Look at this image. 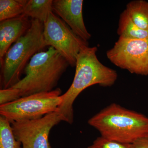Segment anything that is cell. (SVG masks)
<instances>
[{
	"mask_svg": "<svg viewBox=\"0 0 148 148\" xmlns=\"http://www.w3.org/2000/svg\"><path fill=\"white\" fill-rule=\"evenodd\" d=\"M96 47L83 48L77 56L75 73L71 86L61 95L62 102L58 112L63 121L72 124L74 121L73 104L77 97L87 88L98 84L110 87L118 78L116 71L103 65L98 60Z\"/></svg>",
	"mask_w": 148,
	"mask_h": 148,
	"instance_id": "1",
	"label": "cell"
},
{
	"mask_svg": "<svg viewBox=\"0 0 148 148\" xmlns=\"http://www.w3.org/2000/svg\"><path fill=\"white\" fill-rule=\"evenodd\" d=\"M88 123L101 136L120 143L133 144L148 135V117L113 103L93 116Z\"/></svg>",
	"mask_w": 148,
	"mask_h": 148,
	"instance_id": "2",
	"label": "cell"
},
{
	"mask_svg": "<svg viewBox=\"0 0 148 148\" xmlns=\"http://www.w3.org/2000/svg\"><path fill=\"white\" fill-rule=\"evenodd\" d=\"M70 66L53 47L40 51L31 58L24 69L26 76L13 87L21 91V97L54 90Z\"/></svg>",
	"mask_w": 148,
	"mask_h": 148,
	"instance_id": "3",
	"label": "cell"
},
{
	"mask_svg": "<svg viewBox=\"0 0 148 148\" xmlns=\"http://www.w3.org/2000/svg\"><path fill=\"white\" fill-rule=\"evenodd\" d=\"M43 30L44 23L32 19L27 33L8 51L1 61V89L9 88L18 82L29 60L47 46Z\"/></svg>",
	"mask_w": 148,
	"mask_h": 148,
	"instance_id": "4",
	"label": "cell"
},
{
	"mask_svg": "<svg viewBox=\"0 0 148 148\" xmlns=\"http://www.w3.org/2000/svg\"><path fill=\"white\" fill-rule=\"evenodd\" d=\"M60 88L51 91L35 93L0 106V115L10 123L34 120L56 112L62 102Z\"/></svg>",
	"mask_w": 148,
	"mask_h": 148,
	"instance_id": "5",
	"label": "cell"
},
{
	"mask_svg": "<svg viewBox=\"0 0 148 148\" xmlns=\"http://www.w3.org/2000/svg\"><path fill=\"white\" fill-rule=\"evenodd\" d=\"M43 36L47 45L54 48L72 67L75 66L81 50L88 46V42L77 36L53 12L44 24Z\"/></svg>",
	"mask_w": 148,
	"mask_h": 148,
	"instance_id": "6",
	"label": "cell"
},
{
	"mask_svg": "<svg viewBox=\"0 0 148 148\" xmlns=\"http://www.w3.org/2000/svg\"><path fill=\"white\" fill-rule=\"evenodd\" d=\"M106 55L111 63L120 69L131 73L148 75V38H119Z\"/></svg>",
	"mask_w": 148,
	"mask_h": 148,
	"instance_id": "7",
	"label": "cell"
},
{
	"mask_svg": "<svg viewBox=\"0 0 148 148\" xmlns=\"http://www.w3.org/2000/svg\"><path fill=\"white\" fill-rule=\"evenodd\" d=\"M63 119L58 111L34 120L10 123L15 138L22 148H52L49 140L51 129Z\"/></svg>",
	"mask_w": 148,
	"mask_h": 148,
	"instance_id": "8",
	"label": "cell"
},
{
	"mask_svg": "<svg viewBox=\"0 0 148 148\" xmlns=\"http://www.w3.org/2000/svg\"><path fill=\"white\" fill-rule=\"evenodd\" d=\"M82 0H53V12L58 15L81 38L88 42L91 36L83 17Z\"/></svg>",
	"mask_w": 148,
	"mask_h": 148,
	"instance_id": "9",
	"label": "cell"
},
{
	"mask_svg": "<svg viewBox=\"0 0 148 148\" xmlns=\"http://www.w3.org/2000/svg\"><path fill=\"white\" fill-rule=\"evenodd\" d=\"M29 17L23 14L0 22V59L2 60L11 45L24 36L31 26Z\"/></svg>",
	"mask_w": 148,
	"mask_h": 148,
	"instance_id": "10",
	"label": "cell"
},
{
	"mask_svg": "<svg viewBox=\"0 0 148 148\" xmlns=\"http://www.w3.org/2000/svg\"><path fill=\"white\" fill-rule=\"evenodd\" d=\"M52 4V0H26L24 14L44 24L53 12Z\"/></svg>",
	"mask_w": 148,
	"mask_h": 148,
	"instance_id": "11",
	"label": "cell"
},
{
	"mask_svg": "<svg viewBox=\"0 0 148 148\" xmlns=\"http://www.w3.org/2000/svg\"><path fill=\"white\" fill-rule=\"evenodd\" d=\"M117 33L119 38L127 39L148 38V31L138 27L131 20L125 10L120 15Z\"/></svg>",
	"mask_w": 148,
	"mask_h": 148,
	"instance_id": "12",
	"label": "cell"
},
{
	"mask_svg": "<svg viewBox=\"0 0 148 148\" xmlns=\"http://www.w3.org/2000/svg\"><path fill=\"white\" fill-rule=\"evenodd\" d=\"M138 27L148 31V2L144 0L131 1L125 10Z\"/></svg>",
	"mask_w": 148,
	"mask_h": 148,
	"instance_id": "13",
	"label": "cell"
},
{
	"mask_svg": "<svg viewBox=\"0 0 148 148\" xmlns=\"http://www.w3.org/2000/svg\"><path fill=\"white\" fill-rule=\"evenodd\" d=\"M26 0H1L0 21L24 14Z\"/></svg>",
	"mask_w": 148,
	"mask_h": 148,
	"instance_id": "14",
	"label": "cell"
},
{
	"mask_svg": "<svg viewBox=\"0 0 148 148\" xmlns=\"http://www.w3.org/2000/svg\"><path fill=\"white\" fill-rule=\"evenodd\" d=\"M0 148H22L14 135L11 124L4 117L0 116Z\"/></svg>",
	"mask_w": 148,
	"mask_h": 148,
	"instance_id": "15",
	"label": "cell"
},
{
	"mask_svg": "<svg viewBox=\"0 0 148 148\" xmlns=\"http://www.w3.org/2000/svg\"><path fill=\"white\" fill-rule=\"evenodd\" d=\"M88 148H134L132 144L120 143L101 136L98 137Z\"/></svg>",
	"mask_w": 148,
	"mask_h": 148,
	"instance_id": "16",
	"label": "cell"
},
{
	"mask_svg": "<svg viewBox=\"0 0 148 148\" xmlns=\"http://www.w3.org/2000/svg\"><path fill=\"white\" fill-rule=\"evenodd\" d=\"M21 98V91L13 87L0 90V106L11 103Z\"/></svg>",
	"mask_w": 148,
	"mask_h": 148,
	"instance_id": "17",
	"label": "cell"
},
{
	"mask_svg": "<svg viewBox=\"0 0 148 148\" xmlns=\"http://www.w3.org/2000/svg\"><path fill=\"white\" fill-rule=\"evenodd\" d=\"M132 145L134 148H148V135L135 141Z\"/></svg>",
	"mask_w": 148,
	"mask_h": 148,
	"instance_id": "18",
	"label": "cell"
}]
</instances>
